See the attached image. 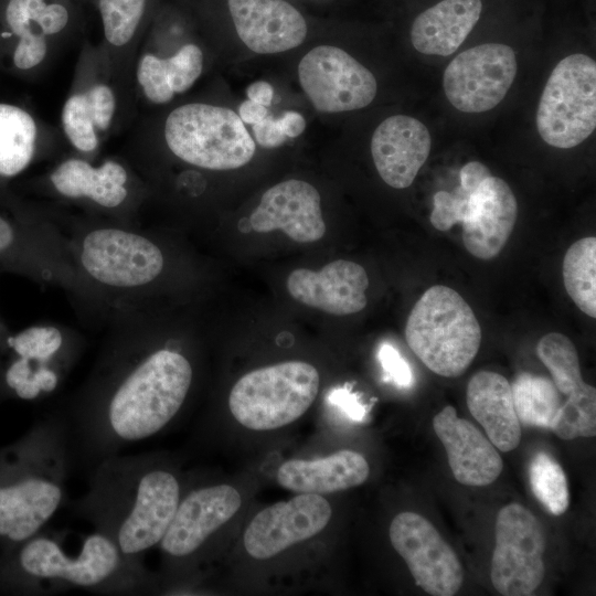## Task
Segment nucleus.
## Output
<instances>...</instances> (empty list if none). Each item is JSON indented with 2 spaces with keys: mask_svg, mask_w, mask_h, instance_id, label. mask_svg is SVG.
<instances>
[{
  "mask_svg": "<svg viewBox=\"0 0 596 596\" xmlns=\"http://www.w3.org/2000/svg\"><path fill=\"white\" fill-rule=\"evenodd\" d=\"M470 414L483 427L496 448L510 451L521 439V424L515 414L511 385L501 374L479 371L471 376L466 392Z\"/></svg>",
  "mask_w": 596,
  "mask_h": 596,
  "instance_id": "nucleus-29",
  "label": "nucleus"
},
{
  "mask_svg": "<svg viewBox=\"0 0 596 596\" xmlns=\"http://www.w3.org/2000/svg\"><path fill=\"white\" fill-rule=\"evenodd\" d=\"M329 401L340 408L352 421H363L365 416V408L360 403L358 396L349 389L339 387L333 390L329 395Z\"/></svg>",
  "mask_w": 596,
  "mask_h": 596,
  "instance_id": "nucleus-40",
  "label": "nucleus"
},
{
  "mask_svg": "<svg viewBox=\"0 0 596 596\" xmlns=\"http://www.w3.org/2000/svg\"><path fill=\"white\" fill-rule=\"evenodd\" d=\"M49 181L60 195L87 200L104 209H117L130 195L129 172L114 159L94 166L83 157L67 158L53 169Z\"/></svg>",
  "mask_w": 596,
  "mask_h": 596,
  "instance_id": "nucleus-27",
  "label": "nucleus"
},
{
  "mask_svg": "<svg viewBox=\"0 0 596 596\" xmlns=\"http://www.w3.org/2000/svg\"><path fill=\"white\" fill-rule=\"evenodd\" d=\"M369 277L358 263L338 259L319 270L290 273L287 289L297 301L336 316L352 315L366 306Z\"/></svg>",
  "mask_w": 596,
  "mask_h": 596,
  "instance_id": "nucleus-24",
  "label": "nucleus"
},
{
  "mask_svg": "<svg viewBox=\"0 0 596 596\" xmlns=\"http://www.w3.org/2000/svg\"><path fill=\"white\" fill-rule=\"evenodd\" d=\"M511 385L513 406L520 424L551 428L562 405L554 382L530 372L519 373Z\"/></svg>",
  "mask_w": 596,
  "mask_h": 596,
  "instance_id": "nucleus-32",
  "label": "nucleus"
},
{
  "mask_svg": "<svg viewBox=\"0 0 596 596\" xmlns=\"http://www.w3.org/2000/svg\"><path fill=\"white\" fill-rule=\"evenodd\" d=\"M194 169L223 172L249 164L257 145L237 113L206 98L172 103L146 118L135 138Z\"/></svg>",
  "mask_w": 596,
  "mask_h": 596,
  "instance_id": "nucleus-5",
  "label": "nucleus"
},
{
  "mask_svg": "<svg viewBox=\"0 0 596 596\" xmlns=\"http://www.w3.org/2000/svg\"><path fill=\"white\" fill-rule=\"evenodd\" d=\"M248 222L254 232L281 231L298 243L317 242L326 233L321 195L301 179L284 180L265 190Z\"/></svg>",
  "mask_w": 596,
  "mask_h": 596,
  "instance_id": "nucleus-22",
  "label": "nucleus"
},
{
  "mask_svg": "<svg viewBox=\"0 0 596 596\" xmlns=\"http://www.w3.org/2000/svg\"><path fill=\"white\" fill-rule=\"evenodd\" d=\"M71 468L68 427L62 415L35 422L0 447V551L46 528L67 501Z\"/></svg>",
  "mask_w": 596,
  "mask_h": 596,
  "instance_id": "nucleus-4",
  "label": "nucleus"
},
{
  "mask_svg": "<svg viewBox=\"0 0 596 596\" xmlns=\"http://www.w3.org/2000/svg\"><path fill=\"white\" fill-rule=\"evenodd\" d=\"M236 53L277 56L298 49L308 38L302 13L286 0H226Z\"/></svg>",
  "mask_w": 596,
  "mask_h": 596,
  "instance_id": "nucleus-17",
  "label": "nucleus"
},
{
  "mask_svg": "<svg viewBox=\"0 0 596 596\" xmlns=\"http://www.w3.org/2000/svg\"><path fill=\"white\" fill-rule=\"evenodd\" d=\"M318 370L304 361H287L253 370L232 387L228 408L252 430H272L298 419L317 397Z\"/></svg>",
  "mask_w": 596,
  "mask_h": 596,
  "instance_id": "nucleus-8",
  "label": "nucleus"
},
{
  "mask_svg": "<svg viewBox=\"0 0 596 596\" xmlns=\"http://www.w3.org/2000/svg\"><path fill=\"white\" fill-rule=\"evenodd\" d=\"M252 132L256 145L264 149L279 148L288 140L272 114L253 125Z\"/></svg>",
  "mask_w": 596,
  "mask_h": 596,
  "instance_id": "nucleus-39",
  "label": "nucleus"
},
{
  "mask_svg": "<svg viewBox=\"0 0 596 596\" xmlns=\"http://www.w3.org/2000/svg\"><path fill=\"white\" fill-rule=\"evenodd\" d=\"M545 536L538 518L520 503L500 509L494 524L490 577L503 596L531 595L545 574Z\"/></svg>",
  "mask_w": 596,
  "mask_h": 596,
  "instance_id": "nucleus-12",
  "label": "nucleus"
},
{
  "mask_svg": "<svg viewBox=\"0 0 596 596\" xmlns=\"http://www.w3.org/2000/svg\"><path fill=\"white\" fill-rule=\"evenodd\" d=\"M276 120L288 139L300 137L307 126L304 115L296 110H285L276 117Z\"/></svg>",
  "mask_w": 596,
  "mask_h": 596,
  "instance_id": "nucleus-42",
  "label": "nucleus"
},
{
  "mask_svg": "<svg viewBox=\"0 0 596 596\" xmlns=\"http://www.w3.org/2000/svg\"><path fill=\"white\" fill-rule=\"evenodd\" d=\"M562 275L574 304L585 315L596 318V237L579 238L568 247Z\"/></svg>",
  "mask_w": 596,
  "mask_h": 596,
  "instance_id": "nucleus-33",
  "label": "nucleus"
},
{
  "mask_svg": "<svg viewBox=\"0 0 596 596\" xmlns=\"http://www.w3.org/2000/svg\"><path fill=\"white\" fill-rule=\"evenodd\" d=\"M490 175H492L490 170L483 163L470 161L460 169L459 185L469 192H473Z\"/></svg>",
  "mask_w": 596,
  "mask_h": 596,
  "instance_id": "nucleus-41",
  "label": "nucleus"
},
{
  "mask_svg": "<svg viewBox=\"0 0 596 596\" xmlns=\"http://www.w3.org/2000/svg\"><path fill=\"white\" fill-rule=\"evenodd\" d=\"M518 202L509 184L490 175L471 193L462 224L466 249L480 259L500 254L509 240L517 217Z\"/></svg>",
  "mask_w": 596,
  "mask_h": 596,
  "instance_id": "nucleus-25",
  "label": "nucleus"
},
{
  "mask_svg": "<svg viewBox=\"0 0 596 596\" xmlns=\"http://www.w3.org/2000/svg\"><path fill=\"white\" fill-rule=\"evenodd\" d=\"M41 139V126L28 110L0 103V177L21 173L32 162Z\"/></svg>",
  "mask_w": 596,
  "mask_h": 596,
  "instance_id": "nucleus-31",
  "label": "nucleus"
},
{
  "mask_svg": "<svg viewBox=\"0 0 596 596\" xmlns=\"http://www.w3.org/2000/svg\"><path fill=\"white\" fill-rule=\"evenodd\" d=\"M433 428L458 482L482 487L500 476L503 462L496 447L471 422L458 417L454 406H445L435 415Z\"/></svg>",
  "mask_w": 596,
  "mask_h": 596,
  "instance_id": "nucleus-26",
  "label": "nucleus"
},
{
  "mask_svg": "<svg viewBox=\"0 0 596 596\" xmlns=\"http://www.w3.org/2000/svg\"><path fill=\"white\" fill-rule=\"evenodd\" d=\"M6 344L18 354L52 360L62 348L63 338L54 327H30L7 338Z\"/></svg>",
  "mask_w": 596,
  "mask_h": 596,
  "instance_id": "nucleus-35",
  "label": "nucleus"
},
{
  "mask_svg": "<svg viewBox=\"0 0 596 596\" xmlns=\"http://www.w3.org/2000/svg\"><path fill=\"white\" fill-rule=\"evenodd\" d=\"M127 123L104 46L85 42L61 109L64 138L78 153L91 156Z\"/></svg>",
  "mask_w": 596,
  "mask_h": 596,
  "instance_id": "nucleus-7",
  "label": "nucleus"
},
{
  "mask_svg": "<svg viewBox=\"0 0 596 596\" xmlns=\"http://www.w3.org/2000/svg\"><path fill=\"white\" fill-rule=\"evenodd\" d=\"M26 236L20 227L0 214V268L23 266Z\"/></svg>",
  "mask_w": 596,
  "mask_h": 596,
  "instance_id": "nucleus-37",
  "label": "nucleus"
},
{
  "mask_svg": "<svg viewBox=\"0 0 596 596\" xmlns=\"http://www.w3.org/2000/svg\"><path fill=\"white\" fill-rule=\"evenodd\" d=\"M370 467L358 451L343 449L313 460L291 459L277 470L278 483L297 493H332L362 485Z\"/></svg>",
  "mask_w": 596,
  "mask_h": 596,
  "instance_id": "nucleus-28",
  "label": "nucleus"
},
{
  "mask_svg": "<svg viewBox=\"0 0 596 596\" xmlns=\"http://www.w3.org/2000/svg\"><path fill=\"white\" fill-rule=\"evenodd\" d=\"M245 94L247 99L269 108L274 100L275 91L269 82L260 79L251 83L246 87Z\"/></svg>",
  "mask_w": 596,
  "mask_h": 596,
  "instance_id": "nucleus-43",
  "label": "nucleus"
},
{
  "mask_svg": "<svg viewBox=\"0 0 596 596\" xmlns=\"http://www.w3.org/2000/svg\"><path fill=\"white\" fill-rule=\"evenodd\" d=\"M512 47L485 43L459 53L444 72L443 87L449 103L464 113H483L505 97L517 75Z\"/></svg>",
  "mask_w": 596,
  "mask_h": 596,
  "instance_id": "nucleus-13",
  "label": "nucleus"
},
{
  "mask_svg": "<svg viewBox=\"0 0 596 596\" xmlns=\"http://www.w3.org/2000/svg\"><path fill=\"white\" fill-rule=\"evenodd\" d=\"M175 471L151 455H113L91 471L86 492L66 505L126 556L142 557L163 538L181 499Z\"/></svg>",
  "mask_w": 596,
  "mask_h": 596,
  "instance_id": "nucleus-2",
  "label": "nucleus"
},
{
  "mask_svg": "<svg viewBox=\"0 0 596 596\" xmlns=\"http://www.w3.org/2000/svg\"><path fill=\"white\" fill-rule=\"evenodd\" d=\"M394 550L405 561L414 581L433 596H453L464 582L462 566L436 528L416 512L396 514L389 530Z\"/></svg>",
  "mask_w": 596,
  "mask_h": 596,
  "instance_id": "nucleus-15",
  "label": "nucleus"
},
{
  "mask_svg": "<svg viewBox=\"0 0 596 596\" xmlns=\"http://www.w3.org/2000/svg\"><path fill=\"white\" fill-rule=\"evenodd\" d=\"M536 355L552 375L556 389L566 395L551 430L561 439L596 435V390L584 382L574 343L560 332L544 334Z\"/></svg>",
  "mask_w": 596,
  "mask_h": 596,
  "instance_id": "nucleus-18",
  "label": "nucleus"
},
{
  "mask_svg": "<svg viewBox=\"0 0 596 596\" xmlns=\"http://www.w3.org/2000/svg\"><path fill=\"white\" fill-rule=\"evenodd\" d=\"M481 0H443L416 17L411 42L423 54L448 56L466 40L477 24Z\"/></svg>",
  "mask_w": 596,
  "mask_h": 596,
  "instance_id": "nucleus-30",
  "label": "nucleus"
},
{
  "mask_svg": "<svg viewBox=\"0 0 596 596\" xmlns=\"http://www.w3.org/2000/svg\"><path fill=\"white\" fill-rule=\"evenodd\" d=\"M270 114L269 108L252 102L249 99L243 100L237 109V115L245 125H255L262 121Z\"/></svg>",
  "mask_w": 596,
  "mask_h": 596,
  "instance_id": "nucleus-44",
  "label": "nucleus"
},
{
  "mask_svg": "<svg viewBox=\"0 0 596 596\" xmlns=\"http://www.w3.org/2000/svg\"><path fill=\"white\" fill-rule=\"evenodd\" d=\"M213 56L201 39L183 31L152 28L139 46L134 86L137 102L162 108L174 103L201 78L213 63Z\"/></svg>",
  "mask_w": 596,
  "mask_h": 596,
  "instance_id": "nucleus-10",
  "label": "nucleus"
},
{
  "mask_svg": "<svg viewBox=\"0 0 596 596\" xmlns=\"http://www.w3.org/2000/svg\"><path fill=\"white\" fill-rule=\"evenodd\" d=\"M107 366L62 415L73 466L93 468L134 443L160 433L182 408L193 369L182 353L162 348Z\"/></svg>",
  "mask_w": 596,
  "mask_h": 596,
  "instance_id": "nucleus-1",
  "label": "nucleus"
},
{
  "mask_svg": "<svg viewBox=\"0 0 596 596\" xmlns=\"http://www.w3.org/2000/svg\"><path fill=\"white\" fill-rule=\"evenodd\" d=\"M242 498L230 485L202 486L179 501L175 513L159 542L163 555L171 560L194 556L240 510Z\"/></svg>",
  "mask_w": 596,
  "mask_h": 596,
  "instance_id": "nucleus-20",
  "label": "nucleus"
},
{
  "mask_svg": "<svg viewBox=\"0 0 596 596\" xmlns=\"http://www.w3.org/2000/svg\"><path fill=\"white\" fill-rule=\"evenodd\" d=\"M68 531L44 528L0 551V595H53L84 589L108 595H139L153 579L143 562L124 555L104 534L81 539L67 547Z\"/></svg>",
  "mask_w": 596,
  "mask_h": 596,
  "instance_id": "nucleus-3",
  "label": "nucleus"
},
{
  "mask_svg": "<svg viewBox=\"0 0 596 596\" xmlns=\"http://www.w3.org/2000/svg\"><path fill=\"white\" fill-rule=\"evenodd\" d=\"M405 339L430 371L457 377L478 353L481 328L471 307L455 289L435 285L413 306Z\"/></svg>",
  "mask_w": 596,
  "mask_h": 596,
  "instance_id": "nucleus-6",
  "label": "nucleus"
},
{
  "mask_svg": "<svg viewBox=\"0 0 596 596\" xmlns=\"http://www.w3.org/2000/svg\"><path fill=\"white\" fill-rule=\"evenodd\" d=\"M529 482L536 500L553 514L566 512L570 493L565 472L547 453L538 451L529 465Z\"/></svg>",
  "mask_w": 596,
  "mask_h": 596,
  "instance_id": "nucleus-34",
  "label": "nucleus"
},
{
  "mask_svg": "<svg viewBox=\"0 0 596 596\" xmlns=\"http://www.w3.org/2000/svg\"><path fill=\"white\" fill-rule=\"evenodd\" d=\"M152 0H97L104 46L118 91L124 114L129 121L137 106L134 68L139 46L147 31Z\"/></svg>",
  "mask_w": 596,
  "mask_h": 596,
  "instance_id": "nucleus-21",
  "label": "nucleus"
},
{
  "mask_svg": "<svg viewBox=\"0 0 596 596\" xmlns=\"http://www.w3.org/2000/svg\"><path fill=\"white\" fill-rule=\"evenodd\" d=\"M297 83L320 115L360 110L375 99V75L345 49L330 43L307 47L296 64Z\"/></svg>",
  "mask_w": 596,
  "mask_h": 596,
  "instance_id": "nucleus-11",
  "label": "nucleus"
},
{
  "mask_svg": "<svg viewBox=\"0 0 596 596\" xmlns=\"http://www.w3.org/2000/svg\"><path fill=\"white\" fill-rule=\"evenodd\" d=\"M4 23L12 66L22 73L49 67L72 31L71 11L62 0H8Z\"/></svg>",
  "mask_w": 596,
  "mask_h": 596,
  "instance_id": "nucleus-14",
  "label": "nucleus"
},
{
  "mask_svg": "<svg viewBox=\"0 0 596 596\" xmlns=\"http://www.w3.org/2000/svg\"><path fill=\"white\" fill-rule=\"evenodd\" d=\"M377 358L386 381L393 382L400 387L413 385L414 376L411 366L392 344L382 343L379 348Z\"/></svg>",
  "mask_w": 596,
  "mask_h": 596,
  "instance_id": "nucleus-38",
  "label": "nucleus"
},
{
  "mask_svg": "<svg viewBox=\"0 0 596 596\" xmlns=\"http://www.w3.org/2000/svg\"><path fill=\"white\" fill-rule=\"evenodd\" d=\"M471 193L460 185L451 192L445 190L436 192L429 217L432 225L444 232L450 230L455 224L461 223L466 217Z\"/></svg>",
  "mask_w": 596,
  "mask_h": 596,
  "instance_id": "nucleus-36",
  "label": "nucleus"
},
{
  "mask_svg": "<svg viewBox=\"0 0 596 596\" xmlns=\"http://www.w3.org/2000/svg\"><path fill=\"white\" fill-rule=\"evenodd\" d=\"M81 260L97 281L131 288L155 280L163 268V255L148 238L119 228H97L83 241Z\"/></svg>",
  "mask_w": 596,
  "mask_h": 596,
  "instance_id": "nucleus-16",
  "label": "nucleus"
},
{
  "mask_svg": "<svg viewBox=\"0 0 596 596\" xmlns=\"http://www.w3.org/2000/svg\"><path fill=\"white\" fill-rule=\"evenodd\" d=\"M330 503L317 493H300L258 512L247 525L243 543L256 560H267L321 532L331 519Z\"/></svg>",
  "mask_w": 596,
  "mask_h": 596,
  "instance_id": "nucleus-19",
  "label": "nucleus"
},
{
  "mask_svg": "<svg viewBox=\"0 0 596 596\" xmlns=\"http://www.w3.org/2000/svg\"><path fill=\"white\" fill-rule=\"evenodd\" d=\"M536 128L550 146L570 149L596 128V63L582 53L562 58L553 68L536 110Z\"/></svg>",
  "mask_w": 596,
  "mask_h": 596,
  "instance_id": "nucleus-9",
  "label": "nucleus"
},
{
  "mask_svg": "<svg viewBox=\"0 0 596 596\" xmlns=\"http://www.w3.org/2000/svg\"><path fill=\"white\" fill-rule=\"evenodd\" d=\"M432 148L427 127L407 115H393L374 129L370 151L381 179L391 188H408L426 162Z\"/></svg>",
  "mask_w": 596,
  "mask_h": 596,
  "instance_id": "nucleus-23",
  "label": "nucleus"
}]
</instances>
